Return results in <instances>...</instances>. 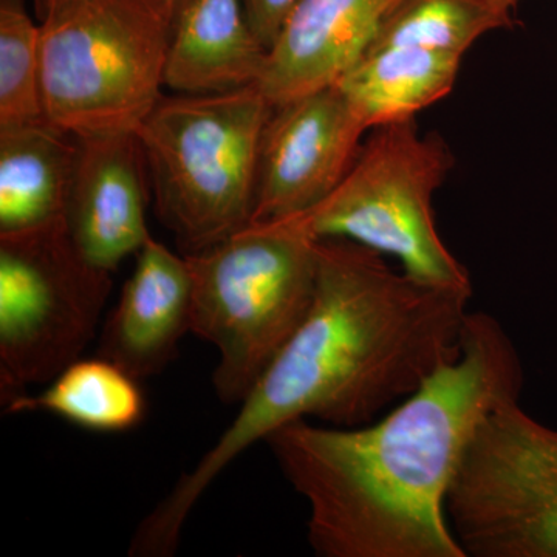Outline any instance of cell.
I'll list each match as a JSON object with an SVG mask.
<instances>
[{"label": "cell", "mask_w": 557, "mask_h": 557, "mask_svg": "<svg viewBox=\"0 0 557 557\" xmlns=\"http://www.w3.org/2000/svg\"><path fill=\"white\" fill-rule=\"evenodd\" d=\"M507 330L469 313L460 355L376 420L355 428L296 420L265 438L309 504L307 541L321 557H468L448 497L487 413L523 388Z\"/></svg>", "instance_id": "obj_1"}, {"label": "cell", "mask_w": 557, "mask_h": 557, "mask_svg": "<svg viewBox=\"0 0 557 557\" xmlns=\"http://www.w3.org/2000/svg\"><path fill=\"white\" fill-rule=\"evenodd\" d=\"M317 259L309 313L233 423L180 475L183 500L199 502L237 457L284 424L317 418L362 426L460 355L472 288L418 281L350 240H318Z\"/></svg>", "instance_id": "obj_2"}, {"label": "cell", "mask_w": 557, "mask_h": 557, "mask_svg": "<svg viewBox=\"0 0 557 557\" xmlns=\"http://www.w3.org/2000/svg\"><path fill=\"white\" fill-rule=\"evenodd\" d=\"M271 110L258 86L163 95L135 132L157 215L182 255L251 225L260 139Z\"/></svg>", "instance_id": "obj_3"}, {"label": "cell", "mask_w": 557, "mask_h": 557, "mask_svg": "<svg viewBox=\"0 0 557 557\" xmlns=\"http://www.w3.org/2000/svg\"><path fill=\"white\" fill-rule=\"evenodd\" d=\"M318 240L295 219L251 223L185 256L193 281L190 333L219 351L212 383L237 405L295 335L313 302Z\"/></svg>", "instance_id": "obj_4"}, {"label": "cell", "mask_w": 557, "mask_h": 557, "mask_svg": "<svg viewBox=\"0 0 557 557\" xmlns=\"http://www.w3.org/2000/svg\"><path fill=\"white\" fill-rule=\"evenodd\" d=\"M172 0H73L40 20L47 120L75 137L135 134L163 97Z\"/></svg>", "instance_id": "obj_5"}, {"label": "cell", "mask_w": 557, "mask_h": 557, "mask_svg": "<svg viewBox=\"0 0 557 557\" xmlns=\"http://www.w3.org/2000/svg\"><path fill=\"white\" fill-rule=\"evenodd\" d=\"M453 164L445 141L421 134L416 120L373 127L336 189L289 219L317 240H350L394 258L418 281L472 288L435 222L434 196Z\"/></svg>", "instance_id": "obj_6"}, {"label": "cell", "mask_w": 557, "mask_h": 557, "mask_svg": "<svg viewBox=\"0 0 557 557\" xmlns=\"http://www.w3.org/2000/svg\"><path fill=\"white\" fill-rule=\"evenodd\" d=\"M112 273L79 255L65 225L0 236L3 408L78 361L97 335Z\"/></svg>", "instance_id": "obj_7"}, {"label": "cell", "mask_w": 557, "mask_h": 557, "mask_svg": "<svg viewBox=\"0 0 557 557\" xmlns=\"http://www.w3.org/2000/svg\"><path fill=\"white\" fill-rule=\"evenodd\" d=\"M468 557H557V429L519 399L487 413L448 497Z\"/></svg>", "instance_id": "obj_8"}, {"label": "cell", "mask_w": 557, "mask_h": 557, "mask_svg": "<svg viewBox=\"0 0 557 557\" xmlns=\"http://www.w3.org/2000/svg\"><path fill=\"white\" fill-rule=\"evenodd\" d=\"M368 124L338 84L273 106L260 139L251 223L310 211L343 182Z\"/></svg>", "instance_id": "obj_9"}, {"label": "cell", "mask_w": 557, "mask_h": 557, "mask_svg": "<svg viewBox=\"0 0 557 557\" xmlns=\"http://www.w3.org/2000/svg\"><path fill=\"white\" fill-rule=\"evenodd\" d=\"M76 138L65 231L87 262L113 273L152 239L146 220L148 164L137 134Z\"/></svg>", "instance_id": "obj_10"}, {"label": "cell", "mask_w": 557, "mask_h": 557, "mask_svg": "<svg viewBox=\"0 0 557 557\" xmlns=\"http://www.w3.org/2000/svg\"><path fill=\"white\" fill-rule=\"evenodd\" d=\"M190 311L193 281L185 256L152 237L137 252L119 302L102 324L98 357L138 381L159 375L190 332Z\"/></svg>", "instance_id": "obj_11"}, {"label": "cell", "mask_w": 557, "mask_h": 557, "mask_svg": "<svg viewBox=\"0 0 557 557\" xmlns=\"http://www.w3.org/2000/svg\"><path fill=\"white\" fill-rule=\"evenodd\" d=\"M397 0H299L256 86L273 106L338 83Z\"/></svg>", "instance_id": "obj_12"}, {"label": "cell", "mask_w": 557, "mask_h": 557, "mask_svg": "<svg viewBox=\"0 0 557 557\" xmlns=\"http://www.w3.org/2000/svg\"><path fill=\"white\" fill-rule=\"evenodd\" d=\"M269 50L242 0H174L164 87L174 94H223L256 86Z\"/></svg>", "instance_id": "obj_13"}, {"label": "cell", "mask_w": 557, "mask_h": 557, "mask_svg": "<svg viewBox=\"0 0 557 557\" xmlns=\"http://www.w3.org/2000/svg\"><path fill=\"white\" fill-rule=\"evenodd\" d=\"M78 138L50 121L0 129V236L64 223Z\"/></svg>", "instance_id": "obj_14"}, {"label": "cell", "mask_w": 557, "mask_h": 557, "mask_svg": "<svg viewBox=\"0 0 557 557\" xmlns=\"http://www.w3.org/2000/svg\"><path fill=\"white\" fill-rule=\"evenodd\" d=\"M461 58L412 47L369 49L338 81L369 131L416 120L453 90Z\"/></svg>", "instance_id": "obj_15"}, {"label": "cell", "mask_w": 557, "mask_h": 557, "mask_svg": "<svg viewBox=\"0 0 557 557\" xmlns=\"http://www.w3.org/2000/svg\"><path fill=\"white\" fill-rule=\"evenodd\" d=\"M7 413L47 412L95 432H124L146 416L139 381L101 357L72 362L39 394H25Z\"/></svg>", "instance_id": "obj_16"}, {"label": "cell", "mask_w": 557, "mask_h": 557, "mask_svg": "<svg viewBox=\"0 0 557 557\" xmlns=\"http://www.w3.org/2000/svg\"><path fill=\"white\" fill-rule=\"evenodd\" d=\"M509 25L511 11L493 0H397L369 49L412 47L463 57L483 35Z\"/></svg>", "instance_id": "obj_17"}, {"label": "cell", "mask_w": 557, "mask_h": 557, "mask_svg": "<svg viewBox=\"0 0 557 557\" xmlns=\"http://www.w3.org/2000/svg\"><path fill=\"white\" fill-rule=\"evenodd\" d=\"M46 120L40 24L24 0H0V129Z\"/></svg>", "instance_id": "obj_18"}, {"label": "cell", "mask_w": 557, "mask_h": 557, "mask_svg": "<svg viewBox=\"0 0 557 557\" xmlns=\"http://www.w3.org/2000/svg\"><path fill=\"white\" fill-rule=\"evenodd\" d=\"M249 25L267 50L276 42L278 33L299 0H242Z\"/></svg>", "instance_id": "obj_19"}, {"label": "cell", "mask_w": 557, "mask_h": 557, "mask_svg": "<svg viewBox=\"0 0 557 557\" xmlns=\"http://www.w3.org/2000/svg\"><path fill=\"white\" fill-rule=\"evenodd\" d=\"M33 2H35L36 14H38L40 21L44 16L51 13V11L61 9V7L67 5V3L73 2V0H33ZM172 2H174V0H172Z\"/></svg>", "instance_id": "obj_20"}, {"label": "cell", "mask_w": 557, "mask_h": 557, "mask_svg": "<svg viewBox=\"0 0 557 557\" xmlns=\"http://www.w3.org/2000/svg\"><path fill=\"white\" fill-rule=\"evenodd\" d=\"M493 2H496L498 7H502V9L512 11L518 7L520 0H493Z\"/></svg>", "instance_id": "obj_21"}]
</instances>
